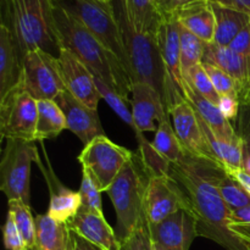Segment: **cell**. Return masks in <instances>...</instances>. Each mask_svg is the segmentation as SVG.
<instances>
[{
    "label": "cell",
    "mask_w": 250,
    "mask_h": 250,
    "mask_svg": "<svg viewBox=\"0 0 250 250\" xmlns=\"http://www.w3.org/2000/svg\"><path fill=\"white\" fill-rule=\"evenodd\" d=\"M225 171L210 161L185 153L178 163L171 164L170 175L177 181L192 205L198 237L214 241L226 250H250L229 229L232 210L227 207L217 188V178Z\"/></svg>",
    "instance_id": "6da1fadb"
},
{
    "label": "cell",
    "mask_w": 250,
    "mask_h": 250,
    "mask_svg": "<svg viewBox=\"0 0 250 250\" xmlns=\"http://www.w3.org/2000/svg\"><path fill=\"white\" fill-rule=\"evenodd\" d=\"M54 21L60 49L80 59L95 78L103 81L126 103L131 102L132 81L121 61L110 53L76 17L54 2Z\"/></svg>",
    "instance_id": "7a4b0ae2"
},
{
    "label": "cell",
    "mask_w": 250,
    "mask_h": 250,
    "mask_svg": "<svg viewBox=\"0 0 250 250\" xmlns=\"http://www.w3.org/2000/svg\"><path fill=\"white\" fill-rule=\"evenodd\" d=\"M111 2L121 31L132 84L143 82L153 85L168 112L185 97L164 63L158 41L155 37L141 33L134 28L127 15L125 0H111Z\"/></svg>",
    "instance_id": "3957f363"
},
{
    "label": "cell",
    "mask_w": 250,
    "mask_h": 250,
    "mask_svg": "<svg viewBox=\"0 0 250 250\" xmlns=\"http://www.w3.org/2000/svg\"><path fill=\"white\" fill-rule=\"evenodd\" d=\"M11 32L22 55L36 49L59 58L54 0H1V22Z\"/></svg>",
    "instance_id": "277c9868"
},
{
    "label": "cell",
    "mask_w": 250,
    "mask_h": 250,
    "mask_svg": "<svg viewBox=\"0 0 250 250\" xmlns=\"http://www.w3.org/2000/svg\"><path fill=\"white\" fill-rule=\"evenodd\" d=\"M150 177L142 158L134 154L107 189L116 212L117 239L126 238L146 216L144 200Z\"/></svg>",
    "instance_id": "5b68a950"
},
{
    "label": "cell",
    "mask_w": 250,
    "mask_h": 250,
    "mask_svg": "<svg viewBox=\"0 0 250 250\" xmlns=\"http://www.w3.org/2000/svg\"><path fill=\"white\" fill-rule=\"evenodd\" d=\"M54 2L76 17L110 53L121 61L128 72V60L111 0H54Z\"/></svg>",
    "instance_id": "8992f818"
},
{
    "label": "cell",
    "mask_w": 250,
    "mask_h": 250,
    "mask_svg": "<svg viewBox=\"0 0 250 250\" xmlns=\"http://www.w3.org/2000/svg\"><path fill=\"white\" fill-rule=\"evenodd\" d=\"M39 155L34 142L7 139L0 161V189L10 200H22L31 205L32 164Z\"/></svg>",
    "instance_id": "52a82bcc"
},
{
    "label": "cell",
    "mask_w": 250,
    "mask_h": 250,
    "mask_svg": "<svg viewBox=\"0 0 250 250\" xmlns=\"http://www.w3.org/2000/svg\"><path fill=\"white\" fill-rule=\"evenodd\" d=\"M133 155V151L117 146L106 136H99L84 146L82 153L78 155V161L98 189L107 192L115 178Z\"/></svg>",
    "instance_id": "ba28073f"
},
{
    "label": "cell",
    "mask_w": 250,
    "mask_h": 250,
    "mask_svg": "<svg viewBox=\"0 0 250 250\" xmlns=\"http://www.w3.org/2000/svg\"><path fill=\"white\" fill-rule=\"evenodd\" d=\"M20 87L36 100H55L66 89L59 58L42 49L27 53Z\"/></svg>",
    "instance_id": "9c48e42d"
},
{
    "label": "cell",
    "mask_w": 250,
    "mask_h": 250,
    "mask_svg": "<svg viewBox=\"0 0 250 250\" xmlns=\"http://www.w3.org/2000/svg\"><path fill=\"white\" fill-rule=\"evenodd\" d=\"M38 100L21 87L0 99V134L5 139L36 142Z\"/></svg>",
    "instance_id": "30bf717a"
},
{
    "label": "cell",
    "mask_w": 250,
    "mask_h": 250,
    "mask_svg": "<svg viewBox=\"0 0 250 250\" xmlns=\"http://www.w3.org/2000/svg\"><path fill=\"white\" fill-rule=\"evenodd\" d=\"M144 210L149 225H156L180 210L192 214V205L180 183L167 173L149 177Z\"/></svg>",
    "instance_id": "8fae6325"
},
{
    "label": "cell",
    "mask_w": 250,
    "mask_h": 250,
    "mask_svg": "<svg viewBox=\"0 0 250 250\" xmlns=\"http://www.w3.org/2000/svg\"><path fill=\"white\" fill-rule=\"evenodd\" d=\"M168 115L172 119V126L186 153L222 167L208 143L197 112L185 98L171 107Z\"/></svg>",
    "instance_id": "7c38bea8"
},
{
    "label": "cell",
    "mask_w": 250,
    "mask_h": 250,
    "mask_svg": "<svg viewBox=\"0 0 250 250\" xmlns=\"http://www.w3.org/2000/svg\"><path fill=\"white\" fill-rule=\"evenodd\" d=\"M59 61L66 89L88 107L98 110V104L103 98L89 68L66 49L60 50Z\"/></svg>",
    "instance_id": "4fadbf2b"
},
{
    "label": "cell",
    "mask_w": 250,
    "mask_h": 250,
    "mask_svg": "<svg viewBox=\"0 0 250 250\" xmlns=\"http://www.w3.org/2000/svg\"><path fill=\"white\" fill-rule=\"evenodd\" d=\"M203 62L210 63L229 73L236 84L241 105H250V56H242L229 46L205 43Z\"/></svg>",
    "instance_id": "5bb4252c"
},
{
    "label": "cell",
    "mask_w": 250,
    "mask_h": 250,
    "mask_svg": "<svg viewBox=\"0 0 250 250\" xmlns=\"http://www.w3.org/2000/svg\"><path fill=\"white\" fill-rule=\"evenodd\" d=\"M54 102L59 105L66 120V129L76 134L84 146L99 136H105L98 110L90 109L76 99L67 89L62 90Z\"/></svg>",
    "instance_id": "9a60e30c"
},
{
    "label": "cell",
    "mask_w": 250,
    "mask_h": 250,
    "mask_svg": "<svg viewBox=\"0 0 250 250\" xmlns=\"http://www.w3.org/2000/svg\"><path fill=\"white\" fill-rule=\"evenodd\" d=\"M151 239L168 250H189L197 234L195 219L187 210H180L156 225H149Z\"/></svg>",
    "instance_id": "2e32d148"
},
{
    "label": "cell",
    "mask_w": 250,
    "mask_h": 250,
    "mask_svg": "<svg viewBox=\"0 0 250 250\" xmlns=\"http://www.w3.org/2000/svg\"><path fill=\"white\" fill-rule=\"evenodd\" d=\"M132 116L139 132H156L155 121L170 116L158 90L148 83L137 82L131 88Z\"/></svg>",
    "instance_id": "e0dca14e"
},
{
    "label": "cell",
    "mask_w": 250,
    "mask_h": 250,
    "mask_svg": "<svg viewBox=\"0 0 250 250\" xmlns=\"http://www.w3.org/2000/svg\"><path fill=\"white\" fill-rule=\"evenodd\" d=\"M23 70V55L11 32L0 24V99L20 87Z\"/></svg>",
    "instance_id": "ac0fdd59"
},
{
    "label": "cell",
    "mask_w": 250,
    "mask_h": 250,
    "mask_svg": "<svg viewBox=\"0 0 250 250\" xmlns=\"http://www.w3.org/2000/svg\"><path fill=\"white\" fill-rule=\"evenodd\" d=\"M182 93L185 99L192 105L198 116L208 125V127L220 139L229 142V143H241V139H239L233 125L229 119H226L219 106L214 105L204 97H202L199 93L195 92L186 81L182 85Z\"/></svg>",
    "instance_id": "d6986e66"
},
{
    "label": "cell",
    "mask_w": 250,
    "mask_h": 250,
    "mask_svg": "<svg viewBox=\"0 0 250 250\" xmlns=\"http://www.w3.org/2000/svg\"><path fill=\"white\" fill-rule=\"evenodd\" d=\"M67 225L71 231L99 248L104 250H119L120 248L116 232L107 224L104 214L78 211Z\"/></svg>",
    "instance_id": "ffe728a7"
},
{
    "label": "cell",
    "mask_w": 250,
    "mask_h": 250,
    "mask_svg": "<svg viewBox=\"0 0 250 250\" xmlns=\"http://www.w3.org/2000/svg\"><path fill=\"white\" fill-rule=\"evenodd\" d=\"M156 41L168 73L182 92L185 80L181 68V24L176 16L164 17Z\"/></svg>",
    "instance_id": "44dd1931"
},
{
    "label": "cell",
    "mask_w": 250,
    "mask_h": 250,
    "mask_svg": "<svg viewBox=\"0 0 250 250\" xmlns=\"http://www.w3.org/2000/svg\"><path fill=\"white\" fill-rule=\"evenodd\" d=\"M175 16L181 26L192 32L204 43H214L216 21L210 0H202L188 5Z\"/></svg>",
    "instance_id": "7402d4cb"
},
{
    "label": "cell",
    "mask_w": 250,
    "mask_h": 250,
    "mask_svg": "<svg viewBox=\"0 0 250 250\" xmlns=\"http://www.w3.org/2000/svg\"><path fill=\"white\" fill-rule=\"evenodd\" d=\"M48 186L50 189V203L46 214L55 221L68 224L81 209L82 200L80 192L71 190L61 185L53 172L50 180L48 178Z\"/></svg>",
    "instance_id": "603a6c76"
},
{
    "label": "cell",
    "mask_w": 250,
    "mask_h": 250,
    "mask_svg": "<svg viewBox=\"0 0 250 250\" xmlns=\"http://www.w3.org/2000/svg\"><path fill=\"white\" fill-rule=\"evenodd\" d=\"M211 7L216 21L214 44L224 48L229 46L237 34L250 23V16L214 1H211Z\"/></svg>",
    "instance_id": "cb8c5ba5"
},
{
    "label": "cell",
    "mask_w": 250,
    "mask_h": 250,
    "mask_svg": "<svg viewBox=\"0 0 250 250\" xmlns=\"http://www.w3.org/2000/svg\"><path fill=\"white\" fill-rule=\"evenodd\" d=\"M125 5L134 28L141 33L156 38L164 21L159 0H125Z\"/></svg>",
    "instance_id": "d4e9b609"
},
{
    "label": "cell",
    "mask_w": 250,
    "mask_h": 250,
    "mask_svg": "<svg viewBox=\"0 0 250 250\" xmlns=\"http://www.w3.org/2000/svg\"><path fill=\"white\" fill-rule=\"evenodd\" d=\"M37 250H70L71 229L48 214L36 216Z\"/></svg>",
    "instance_id": "484cf974"
},
{
    "label": "cell",
    "mask_w": 250,
    "mask_h": 250,
    "mask_svg": "<svg viewBox=\"0 0 250 250\" xmlns=\"http://www.w3.org/2000/svg\"><path fill=\"white\" fill-rule=\"evenodd\" d=\"M66 129L63 112L54 100H38L36 141L54 139Z\"/></svg>",
    "instance_id": "4316f807"
},
{
    "label": "cell",
    "mask_w": 250,
    "mask_h": 250,
    "mask_svg": "<svg viewBox=\"0 0 250 250\" xmlns=\"http://www.w3.org/2000/svg\"><path fill=\"white\" fill-rule=\"evenodd\" d=\"M155 150L170 164H176L183 158L186 150L183 149L175 128L170 122V116L165 117L158 124V129L153 141Z\"/></svg>",
    "instance_id": "83f0119b"
},
{
    "label": "cell",
    "mask_w": 250,
    "mask_h": 250,
    "mask_svg": "<svg viewBox=\"0 0 250 250\" xmlns=\"http://www.w3.org/2000/svg\"><path fill=\"white\" fill-rule=\"evenodd\" d=\"M9 211L14 216L15 224L20 233L23 237L28 249H37V233H36V217H33L31 205L26 204L22 200H10L7 202Z\"/></svg>",
    "instance_id": "f1b7e54d"
},
{
    "label": "cell",
    "mask_w": 250,
    "mask_h": 250,
    "mask_svg": "<svg viewBox=\"0 0 250 250\" xmlns=\"http://www.w3.org/2000/svg\"><path fill=\"white\" fill-rule=\"evenodd\" d=\"M217 188L222 199L231 210H238L250 205V194L246 188L229 173L222 171L217 178Z\"/></svg>",
    "instance_id": "f546056e"
},
{
    "label": "cell",
    "mask_w": 250,
    "mask_h": 250,
    "mask_svg": "<svg viewBox=\"0 0 250 250\" xmlns=\"http://www.w3.org/2000/svg\"><path fill=\"white\" fill-rule=\"evenodd\" d=\"M204 48L205 43L202 39L181 26V68L183 76L195 65L203 62Z\"/></svg>",
    "instance_id": "4dcf8cb0"
},
{
    "label": "cell",
    "mask_w": 250,
    "mask_h": 250,
    "mask_svg": "<svg viewBox=\"0 0 250 250\" xmlns=\"http://www.w3.org/2000/svg\"><path fill=\"white\" fill-rule=\"evenodd\" d=\"M183 80H185L195 92L199 93L202 97H204L205 99L209 100L210 103H212L214 105L219 106L221 97H220L219 93L215 89L214 84H212L211 80H210L209 75H208L203 62L198 63L194 67L190 68V70L183 76Z\"/></svg>",
    "instance_id": "1f68e13d"
},
{
    "label": "cell",
    "mask_w": 250,
    "mask_h": 250,
    "mask_svg": "<svg viewBox=\"0 0 250 250\" xmlns=\"http://www.w3.org/2000/svg\"><path fill=\"white\" fill-rule=\"evenodd\" d=\"M80 194L81 200H82L80 211L103 214L102 192L98 189L90 176L84 170H82V182H81Z\"/></svg>",
    "instance_id": "d6a6232c"
},
{
    "label": "cell",
    "mask_w": 250,
    "mask_h": 250,
    "mask_svg": "<svg viewBox=\"0 0 250 250\" xmlns=\"http://www.w3.org/2000/svg\"><path fill=\"white\" fill-rule=\"evenodd\" d=\"M119 250H153V239L146 217L125 239L120 241Z\"/></svg>",
    "instance_id": "836d02e7"
},
{
    "label": "cell",
    "mask_w": 250,
    "mask_h": 250,
    "mask_svg": "<svg viewBox=\"0 0 250 250\" xmlns=\"http://www.w3.org/2000/svg\"><path fill=\"white\" fill-rule=\"evenodd\" d=\"M233 127L242 142L243 170L250 173V105H241Z\"/></svg>",
    "instance_id": "e575fe53"
},
{
    "label": "cell",
    "mask_w": 250,
    "mask_h": 250,
    "mask_svg": "<svg viewBox=\"0 0 250 250\" xmlns=\"http://www.w3.org/2000/svg\"><path fill=\"white\" fill-rule=\"evenodd\" d=\"M203 65H204L205 70H207L208 75H209L210 80H211L212 84H214L215 89L219 93L220 97H231L238 99V93H237L236 84H234L233 80L229 77V73H226L224 70L216 67V66L210 65V63L203 62Z\"/></svg>",
    "instance_id": "d590c367"
},
{
    "label": "cell",
    "mask_w": 250,
    "mask_h": 250,
    "mask_svg": "<svg viewBox=\"0 0 250 250\" xmlns=\"http://www.w3.org/2000/svg\"><path fill=\"white\" fill-rule=\"evenodd\" d=\"M229 229L244 243L250 246V205L238 210H232Z\"/></svg>",
    "instance_id": "8d00e7d4"
},
{
    "label": "cell",
    "mask_w": 250,
    "mask_h": 250,
    "mask_svg": "<svg viewBox=\"0 0 250 250\" xmlns=\"http://www.w3.org/2000/svg\"><path fill=\"white\" fill-rule=\"evenodd\" d=\"M2 236H4V246L7 250H28L23 237L20 233L14 216L10 211H7L6 221L2 227Z\"/></svg>",
    "instance_id": "74e56055"
},
{
    "label": "cell",
    "mask_w": 250,
    "mask_h": 250,
    "mask_svg": "<svg viewBox=\"0 0 250 250\" xmlns=\"http://www.w3.org/2000/svg\"><path fill=\"white\" fill-rule=\"evenodd\" d=\"M229 48L238 55L250 56V23L237 34V37L231 42Z\"/></svg>",
    "instance_id": "f35d334b"
},
{
    "label": "cell",
    "mask_w": 250,
    "mask_h": 250,
    "mask_svg": "<svg viewBox=\"0 0 250 250\" xmlns=\"http://www.w3.org/2000/svg\"><path fill=\"white\" fill-rule=\"evenodd\" d=\"M202 0H159V7L163 17L175 16L183 7L192 5Z\"/></svg>",
    "instance_id": "ab89813d"
},
{
    "label": "cell",
    "mask_w": 250,
    "mask_h": 250,
    "mask_svg": "<svg viewBox=\"0 0 250 250\" xmlns=\"http://www.w3.org/2000/svg\"><path fill=\"white\" fill-rule=\"evenodd\" d=\"M220 110L222 111V114L226 116V119H229V121H234L237 119L239 114V109H241V103L237 98H221L219 104Z\"/></svg>",
    "instance_id": "60d3db41"
},
{
    "label": "cell",
    "mask_w": 250,
    "mask_h": 250,
    "mask_svg": "<svg viewBox=\"0 0 250 250\" xmlns=\"http://www.w3.org/2000/svg\"><path fill=\"white\" fill-rule=\"evenodd\" d=\"M70 250H104V249L89 243V242L85 241L84 238H82V237H80L78 234H76L75 232L71 231Z\"/></svg>",
    "instance_id": "b9f144b4"
},
{
    "label": "cell",
    "mask_w": 250,
    "mask_h": 250,
    "mask_svg": "<svg viewBox=\"0 0 250 250\" xmlns=\"http://www.w3.org/2000/svg\"><path fill=\"white\" fill-rule=\"evenodd\" d=\"M211 1L231 7V9H234L250 16V0H211Z\"/></svg>",
    "instance_id": "7bdbcfd3"
},
{
    "label": "cell",
    "mask_w": 250,
    "mask_h": 250,
    "mask_svg": "<svg viewBox=\"0 0 250 250\" xmlns=\"http://www.w3.org/2000/svg\"><path fill=\"white\" fill-rule=\"evenodd\" d=\"M153 250H168L166 248H164L163 246H160V244L155 243V242H153Z\"/></svg>",
    "instance_id": "ee69618b"
},
{
    "label": "cell",
    "mask_w": 250,
    "mask_h": 250,
    "mask_svg": "<svg viewBox=\"0 0 250 250\" xmlns=\"http://www.w3.org/2000/svg\"><path fill=\"white\" fill-rule=\"evenodd\" d=\"M99 1H110V0H99Z\"/></svg>",
    "instance_id": "f6af8a7d"
},
{
    "label": "cell",
    "mask_w": 250,
    "mask_h": 250,
    "mask_svg": "<svg viewBox=\"0 0 250 250\" xmlns=\"http://www.w3.org/2000/svg\"><path fill=\"white\" fill-rule=\"evenodd\" d=\"M28 250H33V249H28ZM34 250H37V249H34Z\"/></svg>",
    "instance_id": "bcb514c9"
}]
</instances>
